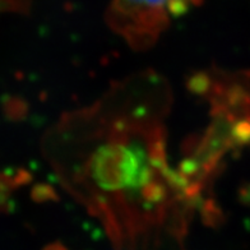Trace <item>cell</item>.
<instances>
[{
  "mask_svg": "<svg viewBox=\"0 0 250 250\" xmlns=\"http://www.w3.org/2000/svg\"><path fill=\"white\" fill-rule=\"evenodd\" d=\"M171 89L155 72L112 86L68 112L45 137L43 152L60 183L93 214L119 249L179 239L197 202L167 160L165 119Z\"/></svg>",
  "mask_w": 250,
  "mask_h": 250,
  "instance_id": "6da1fadb",
  "label": "cell"
},
{
  "mask_svg": "<svg viewBox=\"0 0 250 250\" xmlns=\"http://www.w3.org/2000/svg\"><path fill=\"white\" fill-rule=\"evenodd\" d=\"M202 0H110L106 22L134 50L157 42L172 21L197 7Z\"/></svg>",
  "mask_w": 250,
  "mask_h": 250,
  "instance_id": "7a4b0ae2",
  "label": "cell"
},
{
  "mask_svg": "<svg viewBox=\"0 0 250 250\" xmlns=\"http://www.w3.org/2000/svg\"><path fill=\"white\" fill-rule=\"evenodd\" d=\"M243 195H244V198H245V201L249 202L250 203V185L247 188V189H245V190H244Z\"/></svg>",
  "mask_w": 250,
  "mask_h": 250,
  "instance_id": "3957f363",
  "label": "cell"
},
{
  "mask_svg": "<svg viewBox=\"0 0 250 250\" xmlns=\"http://www.w3.org/2000/svg\"><path fill=\"white\" fill-rule=\"evenodd\" d=\"M46 250H62V248H60V247H50V248H47Z\"/></svg>",
  "mask_w": 250,
  "mask_h": 250,
  "instance_id": "277c9868",
  "label": "cell"
}]
</instances>
